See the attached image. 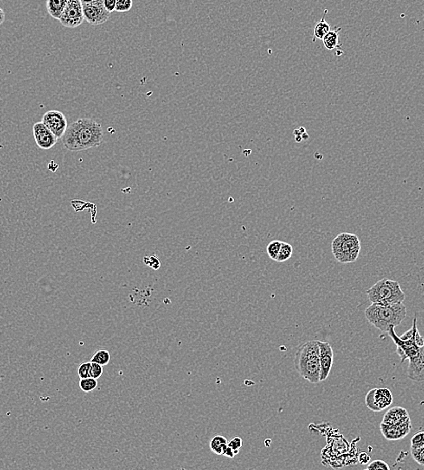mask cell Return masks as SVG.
Masks as SVG:
<instances>
[{
  "instance_id": "obj_37",
  "label": "cell",
  "mask_w": 424,
  "mask_h": 470,
  "mask_svg": "<svg viewBox=\"0 0 424 470\" xmlns=\"http://www.w3.org/2000/svg\"><path fill=\"white\" fill-rule=\"evenodd\" d=\"M5 18H6V14H5L4 10L0 8V25L4 23Z\"/></svg>"
},
{
  "instance_id": "obj_19",
  "label": "cell",
  "mask_w": 424,
  "mask_h": 470,
  "mask_svg": "<svg viewBox=\"0 0 424 470\" xmlns=\"http://www.w3.org/2000/svg\"><path fill=\"white\" fill-rule=\"evenodd\" d=\"M340 30L341 29H338L337 31L330 30L323 37L322 42H323V45L325 46L326 49L329 50V51H332V50L337 48V46H338V43H340V35H338Z\"/></svg>"
},
{
  "instance_id": "obj_14",
  "label": "cell",
  "mask_w": 424,
  "mask_h": 470,
  "mask_svg": "<svg viewBox=\"0 0 424 470\" xmlns=\"http://www.w3.org/2000/svg\"><path fill=\"white\" fill-rule=\"evenodd\" d=\"M407 376L413 382H424V345L420 346L416 357L409 359Z\"/></svg>"
},
{
  "instance_id": "obj_12",
  "label": "cell",
  "mask_w": 424,
  "mask_h": 470,
  "mask_svg": "<svg viewBox=\"0 0 424 470\" xmlns=\"http://www.w3.org/2000/svg\"><path fill=\"white\" fill-rule=\"evenodd\" d=\"M411 428L412 423L410 417L398 424L387 425L381 423L380 425V429L383 435L387 440L391 441L402 440L409 434Z\"/></svg>"
},
{
  "instance_id": "obj_18",
  "label": "cell",
  "mask_w": 424,
  "mask_h": 470,
  "mask_svg": "<svg viewBox=\"0 0 424 470\" xmlns=\"http://www.w3.org/2000/svg\"><path fill=\"white\" fill-rule=\"evenodd\" d=\"M210 449L217 455H223L224 452L227 447V440L224 436L216 435L210 440Z\"/></svg>"
},
{
  "instance_id": "obj_26",
  "label": "cell",
  "mask_w": 424,
  "mask_h": 470,
  "mask_svg": "<svg viewBox=\"0 0 424 470\" xmlns=\"http://www.w3.org/2000/svg\"><path fill=\"white\" fill-rule=\"evenodd\" d=\"M411 453L415 462L418 463L420 466H424V447L419 448L411 447Z\"/></svg>"
},
{
  "instance_id": "obj_13",
  "label": "cell",
  "mask_w": 424,
  "mask_h": 470,
  "mask_svg": "<svg viewBox=\"0 0 424 470\" xmlns=\"http://www.w3.org/2000/svg\"><path fill=\"white\" fill-rule=\"evenodd\" d=\"M34 141L36 142L38 147L45 150L53 148L56 144V136L51 132V130L46 128V126L41 122L34 123L33 127Z\"/></svg>"
},
{
  "instance_id": "obj_29",
  "label": "cell",
  "mask_w": 424,
  "mask_h": 470,
  "mask_svg": "<svg viewBox=\"0 0 424 470\" xmlns=\"http://www.w3.org/2000/svg\"><path fill=\"white\" fill-rule=\"evenodd\" d=\"M144 262L146 265L149 266L151 269L157 270L161 267V262L159 259L156 257V255H151V256H145L144 258Z\"/></svg>"
},
{
  "instance_id": "obj_30",
  "label": "cell",
  "mask_w": 424,
  "mask_h": 470,
  "mask_svg": "<svg viewBox=\"0 0 424 470\" xmlns=\"http://www.w3.org/2000/svg\"><path fill=\"white\" fill-rule=\"evenodd\" d=\"M368 470H390V467L387 465V463L383 461V460H374L373 462L369 463L367 467Z\"/></svg>"
},
{
  "instance_id": "obj_10",
  "label": "cell",
  "mask_w": 424,
  "mask_h": 470,
  "mask_svg": "<svg viewBox=\"0 0 424 470\" xmlns=\"http://www.w3.org/2000/svg\"><path fill=\"white\" fill-rule=\"evenodd\" d=\"M387 333L397 346V352L401 357V363L405 362L406 359H411L418 355L420 347L414 342L401 339L395 333L394 326H391Z\"/></svg>"
},
{
  "instance_id": "obj_36",
  "label": "cell",
  "mask_w": 424,
  "mask_h": 470,
  "mask_svg": "<svg viewBox=\"0 0 424 470\" xmlns=\"http://www.w3.org/2000/svg\"><path fill=\"white\" fill-rule=\"evenodd\" d=\"M80 2L82 3V5H86L91 4V3H99V2H103V0H80Z\"/></svg>"
},
{
  "instance_id": "obj_11",
  "label": "cell",
  "mask_w": 424,
  "mask_h": 470,
  "mask_svg": "<svg viewBox=\"0 0 424 470\" xmlns=\"http://www.w3.org/2000/svg\"><path fill=\"white\" fill-rule=\"evenodd\" d=\"M320 349V382L325 381L330 376L333 365L334 352L332 346L328 342L318 341Z\"/></svg>"
},
{
  "instance_id": "obj_31",
  "label": "cell",
  "mask_w": 424,
  "mask_h": 470,
  "mask_svg": "<svg viewBox=\"0 0 424 470\" xmlns=\"http://www.w3.org/2000/svg\"><path fill=\"white\" fill-rule=\"evenodd\" d=\"M227 446L230 447L233 449V452H235L236 455L240 452L241 447L243 446V440L241 438L239 437H234L230 441L227 442Z\"/></svg>"
},
{
  "instance_id": "obj_8",
  "label": "cell",
  "mask_w": 424,
  "mask_h": 470,
  "mask_svg": "<svg viewBox=\"0 0 424 470\" xmlns=\"http://www.w3.org/2000/svg\"><path fill=\"white\" fill-rule=\"evenodd\" d=\"M43 123L57 139H61L67 129V120L59 110H49L43 116Z\"/></svg>"
},
{
  "instance_id": "obj_5",
  "label": "cell",
  "mask_w": 424,
  "mask_h": 470,
  "mask_svg": "<svg viewBox=\"0 0 424 470\" xmlns=\"http://www.w3.org/2000/svg\"><path fill=\"white\" fill-rule=\"evenodd\" d=\"M332 253L337 262L351 263L356 262L359 256L361 243L358 236L349 232H342L333 240Z\"/></svg>"
},
{
  "instance_id": "obj_16",
  "label": "cell",
  "mask_w": 424,
  "mask_h": 470,
  "mask_svg": "<svg viewBox=\"0 0 424 470\" xmlns=\"http://www.w3.org/2000/svg\"><path fill=\"white\" fill-rule=\"evenodd\" d=\"M69 0H46V10L53 18L59 20Z\"/></svg>"
},
{
  "instance_id": "obj_27",
  "label": "cell",
  "mask_w": 424,
  "mask_h": 470,
  "mask_svg": "<svg viewBox=\"0 0 424 470\" xmlns=\"http://www.w3.org/2000/svg\"><path fill=\"white\" fill-rule=\"evenodd\" d=\"M424 447V432L417 433L411 440V447L419 448Z\"/></svg>"
},
{
  "instance_id": "obj_9",
  "label": "cell",
  "mask_w": 424,
  "mask_h": 470,
  "mask_svg": "<svg viewBox=\"0 0 424 470\" xmlns=\"http://www.w3.org/2000/svg\"><path fill=\"white\" fill-rule=\"evenodd\" d=\"M110 12L107 10L103 2L83 5L84 21L91 26H99L106 23L110 18Z\"/></svg>"
},
{
  "instance_id": "obj_4",
  "label": "cell",
  "mask_w": 424,
  "mask_h": 470,
  "mask_svg": "<svg viewBox=\"0 0 424 470\" xmlns=\"http://www.w3.org/2000/svg\"><path fill=\"white\" fill-rule=\"evenodd\" d=\"M368 300L371 303L380 305H394L404 303L406 294L402 291L398 281L384 278L367 290Z\"/></svg>"
},
{
  "instance_id": "obj_22",
  "label": "cell",
  "mask_w": 424,
  "mask_h": 470,
  "mask_svg": "<svg viewBox=\"0 0 424 470\" xmlns=\"http://www.w3.org/2000/svg\"><path fill=\"white\" fill-rule=\"evenodd\" d=\"M110 352L106 349H100L99 351L95 352L94 355L91 357V362H94L97 364H101L102 366H105L110 363Z\"/></svg>"
},
{
  "instance_id": "obj_20",
  "label": "cell",
  "mask_w": 424,
  "mask_h": 470,
  "mask_svg": "<svg viewBox=\"0 0 424 470\" xmlns=\"http://www.w3.org/2000/svg\"><path fill=\"white\" fill-rule=\"evenodd\" d=\"M330 31V25L326 21L324 16L322 17L320 22H318V24L316 25V27L314 28V37L316 39H320V40H322L323 37L325 36L326 34H328Z\"/></svg>"
},
{
  "instance_id": "obj_23",
  "label": "cell",
  "mask_w": 424,
  "mask_h": 470,
  "mask_svg": "<svg viewBox=\"0 0 424 470\" xmlns=\"http://www.w3.org/2000/svg\"><path fill=\"white\" fill-rule=\"evenodd\" d=\"M80 387L84 393H91L98 387V381L92 377L80 379Z\"/></svg>"
},
{
  "instance_id": "obj_15",
  "label": "cell",
  "mask_w": 424,
  "mask_h": 470,
  "mask_svg": "<svg viewBox=\"0 0 424 470\" xmlns=\"http://www.w3.org/2000/svg\"><path fill=\"white\" fill-rule=\"evenodd\" d=\"M409 418L407 409L402 407H394L389 409L383 418V424L394 425L400 423Z\"/></svg>"
},
{
  "instance_id": "obj_3",
  "label": "cell",
  "mask_w": 424,
  "mask_h": 470,
  "mask_svg": "<svg viewBox=\"0 0 424 470\" xmlns=\"http://www.w3.org/2000/svg\"><path fill=\"white\" fill-rule=\"evenodd\" d=\"M296 370L303 379L320 383V349L318 341H308L300 346L294 357Z\"/></svg>"
},
{
  "instance_id": "obj_2",
  "label": "cell",
  "mask_w": 424,
  "mask_h": 470,
  "mask_svg": "<svg viewBox=\"0 0 424 470\" xmlns=\"http://www.w3.org/2000/svg\"><path fill=\"white\" fill-rule=\"evenodd\" d=\"M366 319L372 326L383 332H387L391 326H397L406 317V307L404 303L380 305L372 303L365 310Z\"/></svg>"
},
{
  "instance_id": "obj_33",
  "label": "cell",
  "mask_w": 424,
  "mask_h": 470,
  "mask_svg": "<svg viewBox=\"0 0 424 470\" xmlns=\"http://www.w3.org/2000/svg\"><path fill=\"white\" fill-rule=\"evenodd\" d=\"M117 0H103V5L110 13L115 11Z\"/></svg>"
},
{
  "instance_id": "obj_28",
  "label": "cell",
  "mask_w": 424,
  "mask_h": 470,
  "mask_svg": "<svg viewBox=\"0 0 424 470\" xmlns=\"http://www.w3.org/2000/svg\"><path fill=\"white\" fill-rule=\"evenodd\" d=\"M78 375L80 379L91 377V362H84L78 368Z\"/></svg>"
},
{
  "instance_id": "obj_35",
  "label": "cell",
  "mask_w": 424,
  "mask_h": 470,
  "mask_svg": "<svg viewBox=\"0 0 424 470\" xmlns=\"http://www.w3.org/2000/svg\"><path fill=\"white\" fill-rule=\"evenodd\" d=\"M222 456H225V457H227V458H230V459H232V458H234V457H235L236 454L235 452H233V449L227 446V448H226V451L224 452L223 455Z\"/></svg>"
},
{
  "instance_id": "obj_7",
  "label": "cell",
  "mask_w": 424,
  "mask_h": 470,
  "mask_svg": "<svg viewBox=\"0 0 424 470\" xmlns=\"http://www.w3.org/2000/svg\"><path fill=\"white\" fill-rule=\"evenodd\" d=\"M59 21L67 28H76L82 25L84 22L83 5L80 0H69Z\"/></svg>"
},
{
  "instance_id": "obj_6",
  "label": "cell",
  "mask_w": 424,
  "mask_h": 470,
  "mask_svg": "<svg viewBox=\"0 0 424 470\" xmlns=\"http://www.w3.org/2000/svg\"><path fill=\"white\" fill-rule=\"evenodd\" d=\"M393 400L394 397L388 388H375L368 391L365 402L371 412L379 413L388 408L393 403Z\"/></svg>"
},
{
  "instance_id": "obj_21",
  "label": "cell",
  "mask_w": 424,
  "mask_h": 470,
  "mask_svg": "<svg viewBox=\"0 0 424 470\" xmlns=\"http://www.w3.org/2000/svg\"><path fill=\"white\" fill-rule=\"evenodd\" d=\"M292 253H293V248H292V245L290 243L282 242L280 251L277 255V258L275 259V261L277 262H286L292 257Z\"/></svg>"
},
{
  "instance_id": "obj_1",
  "label": "cell",
  "mask_w": 424,
  "mask_h": 470,
  "mask_svg": "<svg viewBox=\"0 0 424 470\" xmlns=\"http://www.w3.org/2000/svg\"><path fill=\"white\" fill-rule=\"evenodd\" d=\"M104 140L101 126L90 118H81L69 126L61 138L65 148L70 151H83L97 148Z\"/></svg>"
},
{
  "instance_id": "obj_25",
  "label": "cell",
  "mask_w": 424,
  "mask_h": 470,
  "mask_svg": "<svg viewBox=\"0 0 424 470\" xmlns=\"http://www.w3.org/2000/svg\"><path fill=\"white\" fill-rule=\"evenodd\" d=\"M133 7V0H117L115 11L118 13L129 12Z\"/></svg>"
},
{
  "instance_id": "obj_17",
  "label": "cell",
  "mask_w": 424,
  "mask_h": 470,
  "mask_svg": "<svg viewBox=\"0 0 424 470\" xmlns=\"http://www.w3.org/2000/svg\"><path fill=\"white\" fill-rule=\"evenodd\" d=\"M400 338L402 339V340H410V341L414 342L419 347L424 345V338L420 336V332H419V330L417 328L416 318L413 319V326H412V328L408 330V331H406L405 334L402 335L401 337H400Z\"/></svg>"
},
{
  "instance_id": "obj_24",
  "label": "cell",
  "mask_w": 424,
  "mask_h": 470,
  "mask_svg": "<svg viewBox=\"0 0 424 470\" xmlns=\"http://www.w3.org/2000/svg\"><path fill=\"white\" fill-rule=\"evenodd\" d=\"M281 245H282V242L278 241V240H274L273 242L269 243L267 247H266V250H267V254H268L270 258L273 259L275 261V259L277 258V255L280 251Z\"/></svg>"
},
{
  "instance_id": "obj_34",
  "label": "cell",
  "mask_w": 424,
  "mask_h": 470,
  "mask_svg": "<svg viewBox=\"0 0 424 470\" xmlns=\"http://www.w3.org/2000/svg\"><path fill=\"white\" fill-rule=\"evenodd\" d=\"M358 461L361 465H368L370 462V456L366 452H361L358 456Z\"/></svg>"
},
{
  "instance_id": "obj_32",
  "label": "cell",
  "mask_w": 424,
  "mask_h": 470,
  "mask_svg": "<svg viewBox=\"0 0 424 470\" xmlns=\"http://www.w3.org/2000/svg\"><path fill=\"white\" fill-rule=\"evenodd\" d=\"M102 365L94 363V362H91V377L95 379H99V377L102 376Z\"/></svg>"
}]
</instances>
